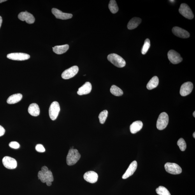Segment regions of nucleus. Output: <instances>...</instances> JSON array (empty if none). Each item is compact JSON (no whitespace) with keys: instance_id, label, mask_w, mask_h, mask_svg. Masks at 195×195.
<instances>
[{"instance_id":"1","label":"nucleus","mask_w":195,"mask_h":195,"mask_svg":"<svg viewBox=\"0 0 195 195\" xmlns=\"http://www.w3.org/2000/svg\"><path fill=\"white\" fill-rule=\"evenodd\" d=\"M38 177V179L40 180L43 183H46L48 186L52 185V182L54 181V177L52 171L48 170V167L43 166L41 170L39 171Z\"/></svg>"},{"instance_id":"2","label":"nucleus","mask_w":195,"mask_h":195,"mask_svg":"<svg viewBox=\"0 0 195 195\" xmlns=\"http://www.w3.org/2000/svg\"><path fill=\"white\" fill-rule=\"evenodd\" d=\"M81 157V155L78 150L71 148L67 157V164L69 166L73 165L79 161Z\"/></svg>"},{"instance_id":"3","label":"nucleus","mask_w":195,"mask_h":195,"mask_svg":"<svg viewBox=\"0 0 195 195\" xmlns=\"http://www.w3.org/2000/svg\"><path fill=\"white\" fill-rule=\"evenodd\" d=\"M108 59L109 62L118 68H122L126 65L125 60L120 56L116 54L108 55Z\"/></svg>"},{"instance_id":"4","label":"nucleus","mask_w":195,"mask_h":195,"mask_svg":"<svg viewBox=\"0 0 195 195\" xmlns=\"http://www.w3.org/2000/svg\"><path fill=\"white\" fill-rule=\"evenodd\" d=\"M168 116L166 112H163L160 114L157 122V127L159 130L166 128L168 123Z\"/></svg>"},{"instance_id":"5","label":"nucleus","mask_w":195,"mask_h":195,"mask_svg":"<svg viewBox=\"0 0 195 195\" xmlns=\"http://www.w3.org/2000/svg\"><path fill=\"white\" fill-rule=\"evenodd\" d=\"M164 168L168 173L173 175H178L182 172V170L181 167L177 164L167 162L165 164Z\"/></svg>"},{"instance_id":"6","label":"nucleus","mask_w":195,"mask_h":195,"mask_svg":"<svg viewBox=\"0 0 195 195\" xmlns=\"http://www.w3.org/2000/svg\"><path fill=\"white\" fill-rule=\"evenodd\" d=\"M60 111L59 104L57 101H54L51 104L49 114L50 119L52 120H55L57 119L58 116Z\"/></svg>"},{"instance_id":"7","label":"nucleus","mask_w":195,"mask_h":195,"mask_svg":"<svg viewBox=\"0 0 195 195\" xmlns=\"http://www.w3.org/2000/svg\"><path fill=\"white\" fill-rule=\"evenodd\" d=\"M179 12L181 15L187 19L191 20L194 17V15L189 7L185 3L181 4L179 9Z\"/></svg>"},{"instance_id":"8","label":"nucleus","mask_w":195,"mask_h":195,"mask_svg":"<svg viewBox=\"0 0 195 195\" xmlns=\"http://www.w3.org/2000/svg\"><path fill=\"white\" fill-rule=\"evenodd\" d=\"M78 67L77 66L72 67L62 72V77L65 80L69 79L75 76L78 73Z\"/></svg>"},{"instance_id":"9","label":"nucleus","mask_w":195,"mask_h":195,"mask_svg":"<svg viewBox=\"0 0 195 195\" xmlns=\"http://www.w3.org/2000/svg\"><path fill=\"white\" fill-rule=\"evenodd\" d=\"M168 57L169 61L173 64H177L182 61V58L181 57L180 55L173 50L169 51Z\"/></svg>"},{"instance_id":"10","label":"nucleus","mask_w":195,"mask_h":195,"mask_svg":"<svg viewBox=\"0 0 195 195\" xmlns=\"http://www.w3.org/2000/svg\"><path fill=\"white\" fill-rule=\"evenodd\" d=\"M7 58L12 60L23 61L29 59L30 56L25 53H12L8 54Z\"/></svg>"},{"instance_id":"11","label":"nucleus","mask_w":195,"mask_h":195,"mask_svg":"<svg viewBox=\"0 0 195 195\" xmlns=\"http://www.w3.org/2000/svg\"><path fill=\"white\" fill-rule=\"evenodd\" d=\"M3 165L7 168L10 169H14L17 166V162L16 160L10 157L6 156L2 160Z\"/></svg>"},{"instance_id":"12","label":"nucleus","mask_w":195,"mask_h":195,"mask_svg":"<svg viewBox=\"0 0 195 195\" xmlns=\"http://www.w3.org/2000/svg\"><path fill=\"white\" fill-rule=\"evenodd\" d=\"M18 18L22 21H25L29 24H33L35 20L33 15L27 11L20 12L18 15Z\"/></svg>"},{"instance_id":"13","label":"nucleus","mask_w":195,"mask_h":195,"mask_svg":"<svg viewBox=\"0 0 195 195\" xmlns=\"http://www.w3.org/2000/svg\"><path fill=\"white\" fill-rule=\"evenodd\" d=\"M193 88L192 83L190 82H185L180 88V94L182 96H186L189 94Z\"/></svg>"},{"instance_id":"14","label":"nucleus","mask_w":195,"mask_h":195,"mask_svg":"<svg viewBox=\"0 0 195 195\" xmlns=\"http://www.w3.org/2000/svg\"><path fill=\"white\" fill-rule=\"evenodd\" d=\"M52 11L55 17L58 19L67 20L70 19L73 16L72 14L64 13L58 9L55 8H53Z\"/></svg>"},{"instance_id":"15","label":"nucleus","mask_w":195,"mask_h":195,"mask_svg":"<svg viewBox=\"0 0 195 195\" xmlns=\"http://www.w3.org/2000/svg\"><path fill=\"white\" fill-rule=\"evenodd\" d=\"M172 32L178 38H187L190 37V34L188 32L179 27H174Z\"/></svg>"},{"instance_id":"16","label":"nucleus","mask_w":195,"mask_h":195,"mask_svg":"<svg viewBox=\"0 0 195 195\" xmlns=\"http://www.w3.org/2000/svg\"><path fill=\"white\" fill-rule=\"evenodd\" d=\"M83 178L88 182L94 183L96 182L98 180V176L94 171H89L84 174Z\"/></svg>"},{"instance_id":"17","label":"nucleus","mask_w":195,"mask_h":195,"mask_svg":"<svg viewBox=\"0 0 195 195\" xmlns=\"http://www.w3.org/2000/svg\"><path fill=\"white\" fill-rule=\"evenodd\" d=\"M137 167H138L137 162L136 161L132 162L130 164L129 168L126 171L122 176V179H125L128 178L130 176L133 175L136 171Z\"/></svg>"},{"instance_id":"18","label":"nucleus","mask_w":195,"mask_h":195,"mask_svg":"<svg viewBox=\"0 0 195 195\" xmlns=\"http://www.w3.org/2000/svg\"><path fill=\"white\" fill-rule=\"evenodd\" d=\"M92 90V85L90 82H87L79 88L77 93L80 96L90 93Z\"/></svg>"},{"instance_id":"19","label":"nucleus","mask_w":195,"mask_h":195,"mask_svg":"<svg viewBox=\"0 0 195 195\" xmlns=\"http://www.w3.org/2000/svg\"><path fill=\"white\" fill-rule=\"evenodd\" d=\"M143 123L141 121H137L132 123L130 127V131L132 134H135L142 128Z\"/></svg>"},{"instance_id":"20","label":"nucleus","mask_w":195,"mask_h":195,"mask_svg":"<svg viewBox=\"0 0 195 195\" xmlns=\"http://www.w3.org/2000/svg\"><path fill=\"white\" fill-rule=\"evenodd\" d=\"M28 111L30 115L34 117H37L40 114V109L36 103H33L30 104Z\"/></svg>"},{"instance_id":"21","label":"nucleus","mask_w":195,"mask_h":195,"mask_svg":"<svg viewBox=\"0 0 195 195\" xmlns=\"http://www.w3.org/2000/svg\"><path fill=\"white\" fill-rule=\"evenodd\" d=\"M142 22L141 18H134L129 21L127 25V28L129 30L133 29L136 28Z\"/></svg>"},{"instance_id":"22","label":"nucleus","mask_w":195,"mask_h":195,"mask_svg":"<svg viewBox=\"0 0 195 195\" xmlns=\"http://www.w3.org/2000/svg\"><path fill=\"white\" fill-rule=\"evenodd\" d=\"M22 96L21 94L18 93L13 94L9 97L7 100V103L9 104H13L17 103L21 100Z\"/></svg>"},{"instance_id":"23","label":"nucleus","mask_w":195,"mask_h":195,"mask_svg":"<svg viewBox=\"0 0 195 195\" xmlns=\"http://www.w3.org/2000/svg\"><path fill=\"white\" fill-rule=\"evenodd\" d=\"M69 46L67 44L61 46H57L53 48V51L56 54H62L67 52L68 50Z\"/></svg>"},{"instance_id":"24","label":"nucleus","mask_w":195,"mask_h":195,"mask_svg":"<svg viewBox=\"0 0 195 195\" xmlns=\"http://www.w3.org/2000/svg\"><path fill=\"white\" fill-rule=\"evenodd\" d=\"M159 80L158 77H153L147 85V88L148 90H152L156 88L158 85Z\"/></svg>"},{"instance_id":"25","label":"nucleus","mask_w":195,"mask_h":195,"mask_svg":"<svg viewBox=\"0 0 195 195\" xmlns=\"http://www.w3.org/2000/svg\"><path fill=\"white\" fill-rule=\"evenodd\" d=\"M111 93L116 96H120L123 94L122 90L117 86L113 85L110 88Z\"/></svg>"},{"instance_id":"26","label":"nucleus","mask_w":195,"mask_h":195,"mask_svg":"<svg viewBox=\"0 0 195 195\" xmlns=\"http://www.w3.org/2000/svg\"><path fill=\"white\" fill-rule=\"evenodd\" d=\"M108 8L111 13L114 14L119 10L117 2L115 0H111L109 3Z\"/></svg>"},{"instance_id":"27","label":"nucleus","mask_w":195,"mask_h":195,"mask_svg":"<svg viewBox=\"0 0 195 195\" xmlns=\"http://www.w3.org/2000/svg\"><path fill=\"white\" fill-rule=\"evenodd\" d=\"M157 193L159 195H171L168 189L163 186H159L156 190Z\"/></svg>"},{"instance_id":"28","label":"nucleus","mask_w":195,"mask_h":195,"mask_svg":"<svg viewBox=\"0 0 195 195\" xmlns=\"http://www.w3.org/2000/svg\"><path fill=\"white\" fill-rule=\"evenodd\" d=\"M108 115V112L107 110H104L100 113L99 115V122L101 124H103L106 122Z\"/></svg>"},{"instance_id":"29","label":"nucleus","mask_w":195,"mask_h":195,"mask_svg":"<svg viewBox=\"0 0 195 195\" xmlns=\"http://www.w3.org/2000/svg\"><path fill=\"white\" fill-rule=\"evenodd\" d=\"M150 46V42L149 39L147 38L146 39L144 42V43L143 46L141 50L142 54L145 55L148 52Z\"/></svg>"},{"instance_id":"30","label":"nucleus","mask_w":195,"mask_h":195,"mask_svg":"<svg viewBox=\"0 0 195 195\" xmlns=\"http://www.w3.org/2000/svg\"><path fill=\"white\" fill-rule=\"evenodd\" d=\"M177 144L182 151H184L187 148V144L185 141L182 138L179 139Z\"/></svg>"},{"instance_id":"31","label":"nucleus","mask_w":195,"mask_h":195,"mask_svg":"<svg viewBox=\"0 0 195 195\" xmlns=\"http://www.w3.org/2000/svg\"><path fill=\"white\" fill-rule=\"evenodd\" d=\"M9 146L14 149H18L20 147V145L17 142L12 141L9 143Z\"/></svg>"},{"instance_id":"32","label":"nucleus","mask_w":195,"mask_h":195,"mask_svg":"<svg viewBox=\"0 0 195 195\" xmlns=\"http://www.w3.org/2000/svg\"><path fill=\"white\" fill-rule=\"evenodd\" d=\"M36 149L37 152H45V149L44 146L41 144L37 145L36 147Z\"/></svg>"},{"instance_id":"33","label":"nucleus","mask_w":195,"mask_h":195,"mask_svg":"<svg viewBox=\"0 0 195 195\" xmlns=\"http://www.w3.org/2000/svg\"><path fill=\"white\" fill-rule=\"evenodd\" d=\"M5 130L1 125H0V137L3 136L5 133Z\"/></svg>"},{"instance_id":"34","label":"nucleus","mask_w":195,"mask_h":195,"mask_svg":"<svg viewBox=\"0 0 195 195\" xmlns=\"http://www.w3.org/2000/svg\"><path fill=\"white\" fill-rule=\"evenodd\" d=\"M2 22V19L1 16H0V28H1Z\"/></svg>"},{"instance_id":"35","label":"nucleus","mask_w":195,"mask_h":195,"mask_svg":"<svg viewBox=\"0 0 195 195\" xmlns=\"http://www.w3.org/2000/svg\"><path fill=\"white\" fill-rule=\"evenodd\" d=\"M6 1H7V0H0V3H2V2Z\"/></svg>"},{"instance_id":"36","label":"nucleus","mask_w":195,"mask_h":195,"mask_svg":"<svg viewBox=\"0 0 195 195\" xmlns=\"http://www.w3.org/2000/svg\"><path fill=\"white\" fill-rule=\"evenodd\" d=\"M193 116L194 117H195V111H194L193 113Z\"/></svg>"},{"instance_id":"37","label":"nucleus","mask_w":195,"mask_h":195,"mask_svg":"<svg viewBox=\"0 0 195 195\" xmlns=\"http://www.w3.org/2000/svg\"><path fill=\"white\" fill-rule=\"evenodd\" d=\"M193 138H195V132H194V133L193 134Z\"/></svg>"},{"instance_id":"38","label":"nucleus","mask_w":195,"mask_h":195,"mask_svg":"<svg viewBox=\"0 0 195 195\" xmlns=\"http://www.w3.org/2000/svg\"><path fill=\"white\" fill-rule=\"evenodd\" d=\"M170 1L171 2H175V1H173H173Z\"/></svg>"}]
</instances>
